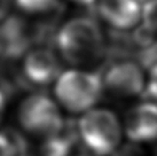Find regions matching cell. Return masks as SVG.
<instances>
[{
	"mask_svg": "<svg viewBox=\"0 0 157 156\" xmlns=\"http://www.w3.org/2000/svg\"><path fill=\"white\" fill-rule=\"evenodd\" d=\"M25 154V142L13 131L0 132V156H18Z\"/></svg>",
	"mask_w": 157,
	"mask_h": 156,
	"instance_id": "obj_12",
	"label": "cell"
},
{
	"mask_svg": "<svg viewBox=\"0 0 157 156\" xmlns=\"http://www.w3.org/2000/svg\"><path fill=\"white\" fill-rule=\"evenodd\" d=\"M17 8L26 15L47 16L53 14L63 13L61 0H14Z\"/></svg>",
	"mask_w": 157,
	"mask_h": 156,
	"instance_id": "obj_11",
	"label": "cell"
},
{
	"mask_svg": "<svg viewBox=\"0 0 157 156\" xmlns=\"http://www.w3.org/2000/svg\"><path fill=\"white\" fill-rule=\"evenodd\" d=\"M136 59L139 61L140 65L144 68L153 69L157 67V40L154 39L151 43L144 47L136 54Z\"/></svg>",
	"mask_w": 157,
	"mask_h": 156,
	"instance_id": "obj_13",
	"label": "cell"
},
{
	"mask_svg": "<svg viewBox=\"0 0 157 156\" xmlns=\"http://www.w3.org/2000/svg\"><path fill=\"white\" fill-rule=\"evenodd\" d=\"M113 156H147V154L138 143L130 142L119 146Z\"/></svg>",
	"mask_w": 157,
	"mask_h": 156,
	"instance_id": "obj_15",
	"label": "cell"
},
{
	"mask_svg": "<svg viewBox=\"0 0 157 156\" xmlns=\"http://www.w3.org/2000/svg\"><path fill=\"white\" fill-rule=\"evenodd\" d=\"M18 156H32V155H29V154H22V155H18Z\"/></svg>",
	"mask_w": 157,
	"mask_h": 156,
	"instance_id": "obj_21",
	"label": "cell"
},
{
	"mask_svg": "<svg viewBox=\"0 0 157 156\" xmlns=\"http://www.w3.org/2000/svg\"><path fill=\"white\" fill-rule=\"evenodd\" d=\"M105 90L102 77L99 74L68 70L55 82V96L64 109L74 114L87 113L101 99Z\"/></svg>",
	"mask_w": 157,
	"mask_h": 156,
	"instance_id": "obj_2",
	"label": "cell"
},
{
	"mask_svg": "<svg viewBox=\"0 0 157 156\" xmlns=\"http://www.w3.org/2000/svg\"><path fill=\"white\" fill-rule=\"evenodd\" d=\"M6 99H7V96L0 90V122L2 119V116H4V113H5V108H6Z\"/></svg>",
	"mask_w": 157,
	"mask_h": 156,
	"instance_id": "obj_19",
	"label": "cell"
},
{
	"mask_svg": "<svg viewBox=\"0 0 157 156\" xmlns=\"http://www.w3.org/2000/svg\"><path fill=\"white\" fill-rule=\"evenodd\" d=\"M142 25L157 33V0H150L142 7Z\"/></svg>",
	"mask_w": 157,
	"mask_h": 156,
	"instance_id": "obj_14",
	"label": "cell"
},
{
	"mask_svg": "<svg viewBox=\"0 0 157 156\" xmlns=\"http://www.w3.org/2000/svg\"><path fill=\"white\" fill-rule=\"evenodd\" d=\"M76 156H87V155H76Z\"/></svg>",
	"mask_w": 157,
	"mask_h": 156,
	"instance_id": "obj_22",
	"label": "cell"
},
{
	"mask_svg": "<svg viewBox=\"0 0 157 156\" xmlns=\"http://www.w3.org/2000/svg\"><path fill=\"white\" fill-rule=\"evenodd\" d=\"M71 1H74L75 4L79 5V6H82V7L93 8V9H94L96 2H98V0H71Z\"/></svg>",
	"mask_w": 157,
	"mask_h": 156,
	"instance_id": "obj_18",
	"label": "cell"
},
{
	"mask_svg": "<svg viewBox=\"0 0 157 156\" xmlns=\"http://www.w3.org/2000/svg\"><path fill=\"white\" fill-rule=\"evenodd\" d=\"M125 133L132 142H148L157 139V103L142 102L127 113Z\"/></svg>",
	"mask_w": 157,
	"mask_h": 156,
	"instance_id": "obj_9",
	"label": "cell"
},
{
	"mask_svg": "<svg viewBox=\"0 0 157 156\" xmlns=\"http://www.w3.org/2000/svg\"><path fill=\"white\" fill-rule=\"evenodd\" d=\"M138 1H139L140 4H146V2H148V1H150V0H138Z\"/></svg>",
	"mask_w": 157,
	"mask_h": 156,
	"instance_id": "obj_20",
	"label": "cell"
},
{
	"mask_svg": "<svg viewBox=\"0 0 157 156\" xmlns=\"http://www.w3.org/2000/svg\"><path fill=\"white\" fill-rule=\"evenodd\" d=\"M14 0H0V23L6 20L9 15V10Z\"/></svg>",
	"mask_w": 157,
	"mask_h": 156,
	"instance_id": "obj_17",
	"label": "cell"
},
{
	"mask_svg": "<svg viewBox=\"0 0 157 156\" xmlns=\"http://www.w3.org/2000/svg\"><path fill=\"white\" fill-rule=\"evenodd\" d=\"M103 87L117 98H133L144 92V76L140 64L132 61H117L107 69Z\"/></svg>",
	"mask_w": 157,
	"mask_h": 156,
	"instance_id": "obj_7",
	"label": "cell"
},
{
	"mask_svg": "<svg viewBox=\"0 0 157 156\" xmlns=\"http://www.w3.org/2000/svg\"><path fill=\"white\" fill-rule=\"evenodd\" d=\"M62 72L61 60L52 48L39 46L24 55L21 76L26 84L36 87L47 86L56 82Z\"/></svg>",
	"mask_w": 157,
	"mask_h": 156,
	"instance_id": "obj_6",
	"label": "cell"
},
{
	"mask_svg": "<svg viewBox=\"0 0 157 156\" xmlns=\"http://www.w3.org/2000/svg\"><path fill=\"white\" fill-rule=\"evenodd\" d=\"M95 12L117 31H126L142 20V8L138 0H98Z\"/></svg>",
	"mask_w": 157,
	"mask_h": 156,
	"instance_id": "obj_8",
	"label": "cell"
},
{
	"mask_svg": "<svg viewBox=\"0 0 157 156\" xmlns=\"http://www.w3.org/2000/svg\"><path fill=\"white\" fill-rule=\"evenodd\" d=\"M32 45L37 46L36 22L20 15H9L0 23V46L4 60H16L24 57Z\"/></svg>",
	"mask_w": 157,
	"mask_h": 156,
	"instance_id": "obj_5",
	"label": "cell"
},
{
	"mask_svg": "<svg viewBox=\"0 0 157 156\" xmlns=\"http://www.w3.org/2000/svg\"><path fill=\"white\" fill-rule=\"evenodd\" d=\"M78 137L77 125L64 123L61 131L44 139L40 148L41 156H69Z\"/></svg>",
	"mask_w": 157,
	"mask_h": 156,
	"instance_id": "obj_10",
	"label": "cell"
},
{
	"mask_svg": "<svg viewBox=\"0 0 157 156\" xmlns=\"http://www.w3.org/2000/svg\"><path fill=\"white\" fill-rule=\"evenodd\" d=\"M78 137L96 156L113 155L119 148L122 126L117 116L107 109H92L77 123Z\"/></svg>",
	"mask_w": 157,
	"mask_h": 156,
	"instance_id": "obj_3",
	"label": "cell"
},
{
	"mask_svg": "<svg viewBox=\"0 0 157 156\" xmlns=\"http://www.w3.org/2000/svg\"><path fill=\"white\" fill-rule=\"evenodd\" d=\"M144 96L151 101H157V67L150 70V76L144 88Z\"/></svg>",
	"mask_w": 157,
	"mask_h": 156,
	"instance_id": "obj_16",
	"label": "cell"
},
{
	"mask_svg": "<svg viewBox=\"0 0 157 156\" xmlns=\"http://www.w3.org/2000/svg\"><path fill=\"white\" fill-rule=\"evenodd\" d=\"M18 122L29 135L44 139L57 133L64 125L59 106L43 93L24 99L18 109Z\"/></svg>",
	"mask_w": 157,
	"mask_h": 156,
	"instance_id": "obj_4",
	"label": "cell"
},
{
	"mask_svg": "<svg viewBox=\"0 0 157 156\" xmlns=\"http://www.w3.org/2000/svg\"><path fill=\"white\" fill-rule=\"evenodd\" d=\"M55 44L61 57L75 65L93 63L105 53L100 25L88 16H79L66 22L57 31Z\"/></svg>",
	"mask_w": 157,
	"mask_h": 156,
	"instance_id": "obj_1",
	"label": "cell"
}]
</instances>
